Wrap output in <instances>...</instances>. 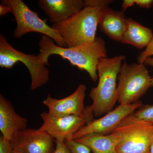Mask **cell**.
Returning a JSON list of instances; mask_svg holds the SVG:
<instances>
[{"label":"cell","mask_w":153,"mask_h":153,"mask_svg":"<svg viewBox=\"0 0 153 153\" xmlns=\"http://www.w3.org/2000/svg\"><path fill=\"white\" fill-rule=\"evenodd\" d=\"M55 44L52 39L45 36H42L39 41L38 55L45 65L49 66L48 58L50 55H58L63 60H68L72 66L87 72L93 82L97 81L99 62L107 57L105 43L102 38L96 37L92 43L74 47H60Z\"/></svg>","instance_id":"obj_1"},{"label":"cell","mask_w":153,"mask_h":153,"mask_svg":"<svg viewBox=\"0 0 153 153\" xmlns=\"http://www.w3.org/2000/svg\"><path fill=\"white\" fill-rule=\"evenodd\" d=\"M125 60V56L121 55L100 60L97 66L98 84L91 88L89 94L93 101L89 108L95 117L111 111L117 101V80Z\"/></svg>","instance_id":"obj_2"},{"label":"cell","mask_w":153,"mask_h":153,"mask_svg":"<svg viewBox=\"0 0 153 153\" xmlns=\"http://www.w3.org/2000/svg\"><path fill=\"white\" fill-rule=\"evenodd\" d=\"M102 8L85 6L82 10L65 22L53 24L67 47L89 44L95 41Z\"/></svg>","instance_id":"obj_3"},{"label":"cell","mask_w":153,"mask_h":153,"mask_svg":"<svg viewBox=\"0 0 153 153\" xmlns=\"http://www.w3.org/2000/svg\"><path fill=\"white\" fill-rule=\"evenodd\" d=\"M152 78L143 63L129 64L126 60L121 66L118 79L117 101L120 104H132L152 87Z\"/></svg>","instance_id":"obj_4"},{"label":"cell","mask_w":153,"mask_h":153,"mask_svg":"<svg viewBox=\"0 0 153 153\" xmlns=\"http://www.w3.org/2000/svg\"><path fill=\"white\" fill-rule=\"evenodd\" d=\"M1 2L10 7L15 17L17 24L14 31L15 38L19 39L28 33H41L52 39L57 46L67 47L57 30L40 19L37 13L31 10L22 0H2Z\"/></svg>","instance_id":"obj_5"},{"label":"cell","mask_w":153,"mask_h":153,"mask_svg":"<svg viewBox=\"0 0 153 153\" xmlns=\"http://www.w3.org/2000/svg\"><path fill=\"white\" fill-rule=\"evenodd\" d=\"M19 62L27 68L31 78V89L34 91L46 84L49 79V70L39 55L20 52L8 42L4 36L0 35V66L11 69Z\"/></svg>","instance_id":"obj_6"},{"label":"cell","mask_w":153,"mask_h":153,"mask_svg":"<svg viewBox=\"0 0 153 153\" xmlns=\"http://www.w3.org/2000/svg\"><path fill=\"white\" fill-rule=\"evenodd\" d=\"M153 124L143 121L121 124L114 131L117 153H150Z\"/></svg>","instance_id":"obj_7"},{"label":"cell","mask_w":153,"mask_h":153,"mask_svg":"<svg viewBox=\"0 0 153 153\" xmlns=\"http://www.w3.org/2000/svg\"><path fill=\"white\" fill-rule=\"evenodd\" d=\"M138 101L131 104H120L117 107L104 116L86 124L72 137V140L91 134L108 135L112 133L126 117L134 112L142 105Z\"/></svg>","instance_id":"obj_8"},{"label":"cell","mask_w":153,"mask_h":153,"mask_svg":"<svg viewBox=\"0 0 153 153\" xmlns=\"http://www.w3.org/2000/svg\"><path fill=\"white\" fill-rule=\"evenodd\" d=\"M41 117L43 123L39 128L55 140H72L73 135L87 123L85 117L79 116L54 117L48 112H43Z\"/></svg>","instance_id":"obj_9"},{"label":"cell","mask_w":153,"mask_h":153,"mask_svg":"<svg viewBox=\"0 0 153 153\" xmlns=\"http://www.w3.org/2000/svg\"><path fill=\"white\" fill-rule=\"evenodd\" d=\"M86 90L85 84H79L73 93L65 98L57 99L49 94L43 102V104L48 108V113L52 116L76 115L86 118V107L84 106Z\"/></svg>","instance_id":"obj_10"},{"label":"cell","mask_w":153,"mask_h":153,"mask_svg":"<svg viewBox=\"0 0 153 153\" xmlns=\"http://www.w3.org/2000/svg\"><path fill=\"white\" fill-rule=\"evenodd\" d=\"M55 140L40 129L26 128L19 132L11 142L13 149L22 153H53Z\"/></svg>","instance_id":"obj_11"},{"label":"cell","mask_w":153,"mask_h":153,"mask_svg":"<svg viewBox=\"0 0 153 153\" xmlns=\"http://www.w3.org/2000/svg\"><path fill=\"white\" fill-rule=\"evenodd\" d=\"M38 7L53 24H59L79 13L85 6L83 0H39Z\"/></svg>","instance_id":"obj_12"},{"label":"cell","mask_w":153,"mask_h":153,"mask_svg":"<svg viewBox=\"0 0 153 153\" xmlns=\"http://www.w3.org/2000/svg\"><path fill=\"white\" fill-rule=\"evenodd\" d=\"M28 120L17 113L10 102L0 94V131L2 136L12 142L19 132L27 128Z\"/></svg>","instance_id":"obj_13"},{"label":"cell","mask_w":153,"mask_h":153,"mask_svg":"<svg viewBox=\"0 0 153 153\" xmlns=\"http://www.w3.org/2000/svg\"><path fill=\"white\" fill-rule=\"evenodd\" d=\"M127 25L128 19L122 11L109 7L102 10L98 24L100 30L111 40L122 43Z\"/></svg>","instance_id":"obj_14"},{"label":"cell","mask_w":153,"mask_h":153,"mask_svg":"<svg viewBox=\"0 0 153 153\" xmlns=\"http://www.w3.org/2000/svg\"><path fill=\"white\" fill-rule=\"evenodd\" d=\"M153 38V32L150 29L128 18L127 27L121 43L143 49L147 47Z\"/></svg>","instance_id":"obj_15"},{"label":"cell","mask_w":153,"mask_h":153,"mask_svg":"<svg viewBox=\"0 0 153 153\" xmlns=\"http://www.w3.org/2000/svg\"><path fill=\"white\" fill-rule=\"evenodd\" d=\"M74 140L86 146L92 153H117V139L113 133L108 135L89 134Z\"/></svg>","instance_id":"obj_16"},{"label":"cell","mask_w":153,"mask_h":153,"mask_svg":"<svg viewBox=\"0 0 153 153\" xmlns=\"http://www.w3.org/2000/svg\"><path fill=\"white\" fill-rule=\"evenodd\" d=\"M139 120L153 124V104L142 105L138 109L125 118L120 124Z\"/></svg>","instance_id":"obj_17"},{"label":"cell","mask_w":153,"mask_h":153,"mask_svg":"<svg viewBox=\"0 0 153 153\" xmlns=\"http://www.w3.org/2000/svg\"><path fill=\"white\" fill-rule=\"evenodd\" d=\"M65 142L70 153H91V152L86 146L74 140H65Z\"/></svg>","instance_id":"obj_18"},{"label":"cell","mask_w":153,"mask_h":153,"mask_svg":"<svg viewBox=\"0 0 153 153\" xmlns=\"http://www.w3.org/2000/svg\"><path fill=\"white\" fill-rule=\"evenodd\" d=\"M152 55H153V38L146 49L141 52L138 56V63H143L146 58L151 57Z\"/></svg>","instance_id":"obj_19"},{"label":"cell","mask_w":153,"mask_h":153,"mask_svg":"<svg viewBox=\"0 0 153 153\" xmlns=\"http://www.w3.org/2000/svg\"><path fill=\"white\" fill-rule=\"evenodd\" d=\"M13 150L11 142L1 136L0 137V153H12Z\"/></svg>","instance_id":"obj_20"},{"label":"cell","mask_w":153,"mask_h":153,"mask_svg":"<svg viewBox=\"0 0 153 153\" xmlns=\"http://www.w3.org/2000/svg\"><path fill=\"white\" fill-rule=\"evenodd\" d=\"M113 1L111 0H85V6H93L102 8L108 7Z\"/></svg>","instance_id":"obj_21"},{"label":"cell","mask_w":153,"mask_h":153,"mask_svg":"<svg viewBox=\"0 0 153 153\" xmlns=\"http://www.w3.org/2000/svg\"><path fill=\"white\" fill-rule=\"evenodd\" d=\"M56 148L53 153H70L63 140H55Z\"/></svg>","instance_id":"obj_22"},{"label":"cell","mask_w":153,"mask_h":153,"mask_svg":"<svg viewBox=\"0 0 153 153\" xmlns=\"http://www.w3.org/2000/svg\"><path fill=\"white\" fill-rule=\"evenodd\" d=\"M135 4L140 8L149 9L153 5V0H135Z\"/></svg>","instance_id":"obj_23"},{"label":"cell","mask_w":153,"mask_h":153,"mask_svg":"<svg viewBox=\"0 0 153 153\" xmlns=\"http://www.w3.org/2000/svg\"><path fill=\"white\" fill-rule=\"evenodd\" d=\"M135 4V0H124L122 3V12H124L129 7Z\"/></svg>","instance_id":"obj_24"},{"label":"cell","mask_w":153,"mask_h":153,"mask_svg":"<svg viewBox=\"0 0 153 153\" xmlns=\"http://www.w3.org/2000/svg\"><path fill=\"white\" fill-rule=\"evenodd\" d=\"M9 13H11V9L10 7L3 4L0 5V15L1 16H4Z\"/></svg>","instance_id":"obj_25"},{"label":"cell","mask_w":153,"mask_h":153,"mask_svg":"<svg viewBox=\"0 0 153 153\" xmlns=\"http://www.w3.org/2000/svg\"><path fill=\"white\" fill-rule=\"evenodd\" d=\"M143 63L146 66H150L153 67V57H147L143 61ZM153 87V76L152 78V87Z\"/></svg>","instance_id":"obj_26"},{"label":"cell","mask_w":153,"mask_h":153,"mask_svg":"<svg viewBox=\"0 0 153 153\" xmlns=\"http://www.w3.org/2000/svg\"><path fill=\"white\" fill-rule=\"evenodd\" d=\"M150 153H153V131L152 133V143H151Z\"/></svg>","instance_id":"obj_27"},{"label":"cell","mask_w":153,"mask_h":153,"mask_svg":"<svg viewBox=\"0 0 153 153\" xmlns=\"http://www.w3.org/2000/svg\"><path fill=\"white\" fill-rule=\"evenodd\" d=\"M12 153H22L20 152V151L17 150L16 149L13 150V152Z\"/></svg>","instance_id":"obj_28"}]
</instances>
